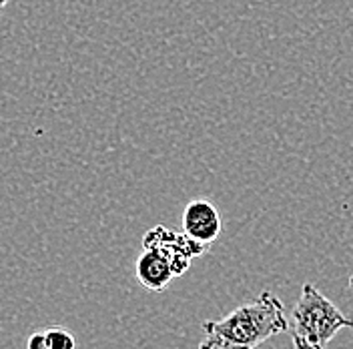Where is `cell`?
Returning a JSON list of instances; mask_svg holds the SVG:
<instances>
[{
  "label": "cell",
  "mask_w": 353,
  "mask_h": 349,
  "mask_svg": "<svg viewBox=\"0 0 353 349\" xmlns=\"http://www.w3.org/2000/svg\"><path fill=\"white\" fill-rule=\"evenodd\" d=\"M199 349H257L271 337L289 331L285 307L271 291L231 311L219 321H203Z\"/></svg>",
  "instance_id": "1"
},
{
  "label": "cell",
  "mask_w": 353,
  "mask_h": 349,
  "mask_svg": "<svg viewBox=\"0 0 353 349\" xmlns=\"http://www.w3.org/2000/svg\"><path fill=\"white\" fill-rule=\"evenodd\" d=\"M343 328H353L352 317H345L315 285L303 283L289 321L293 349H325Z\"/></svg>",
  "instance_id": "2"
},
{
  "label": "cell",
  "mask_w": 353,
  "mask_h": 349,
  "mask_svg": "<svg viewBox=\"0 0 353 349\" xmlns=\"http://www.w3.org/2000/svg\"><path fill=\"white\" fill-rule=\"evenodd\" d=\"M143 247L145 249H159L169 261L173 263L176 277L189 271L191 261L195 257H201L209 251V245L201 241L191 239L183 231L176 233L173 229H167L163 225L153 227L145 237H143Z\"/></svg>",
  "instance_id": "3"
},
{
  "label": "cell",
  "mask_w": 353,
  "mask_h": 349,
  "mask_svg": "<svg viewBox=\"0 0 353 349\" xmlns=\"http://www.w3.org/2000/svg\"><path fill=\"white\" fill-rule=\"evenodd\" d=\"M223 223L217 207L207 199H193L181 219V231L189 235L191 239L201 241L205 245H211L213 241L219 239Z\"/></svg>",
  "instance_id": "4"
},
{
  "label": "cell",
  "mask_w": 353,
  "mask_h": 349,
  "mask_svg": "<svg viewBox=\"0 0 353 349\" xmlns=\"http://www.w3.org/2000/svg\"><path fill=\"white\" fill-rule=\"evenodd\" d=\"M137 279L143 287H147L153 293L165 291L173 279H176L173 263L169 261L159 249H145L141 257L137 259Z\"/></svg>",
  "instance_id": "5"
},
{
  "label": "cell",
  "mask_w": 353,
  "mask_h": 349,
  "mask_svg": "<svg viewBox=\"0 0 353 349\" xmlns=\"http://www.w3.org/2000/svg\"><path fill=\"white\" fill-rule=\"evenodd\" d=\"M46 341L50 349H74L77 341L70 331L63 328H50L46 331Z\"/></svg>",
  "instance_id": "6"
},
{
  "label": "cell",
  "mask_w": 353,
  "mask_h": 349,
  "mask_svg": "<svg viewBox=\"0 0 353 349\" xmlns=\"http://www.w3.org/2000/svg\"><path fill=\"white\" fill-rule=\"evenodd\" d=\"M26 349H50L48 341H46V333H32L26 341Z\"/></svg>",
  "instance_id": "7"
},
{
  "label": "cell",
  "mask_w": 353,
  "mask_h": 349,
  "mask_svg": "<svg viewBox=\"0 0 353 349\" xmlns=\"http://www.w3.org/2000/svg\"><path fill=\"white\" fill-rule=\"evenodd\" d=\"M347 285H350V289H352V291H353V275H352V277H350V281H347Z\"/></svg>",
  "instance_id": "8"
},
{
  "label": "cell",
  "mask_w": 353,
  "mask_h": 349,
  "mask_svg": "<svg viewBox=\"0 0 353 349\" xmlns=\"http://www.w3.org/2000/svg\"><path fill=\"white\" fill-rule=\"evenodd\" d=\"M6 2H8V0H0V8H2V6H4Z\"/></svg>",
  "instance_id": "9"
}]
</instances>
